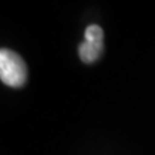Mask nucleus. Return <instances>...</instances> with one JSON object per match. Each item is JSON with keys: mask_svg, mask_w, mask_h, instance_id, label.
<instances>
[{"mask_svg": "<svg viewBox=\"0 0 155 155\" xmlns=\"http://www.w3.org/2000/svg\"><path fill=\"white\" fill-rule=\"evenodd\" d=\"M85 40L79 45V56L84 64H93L104 52V31L98 25L85 28Z\"/></svg>", "mask_w": 155, "mask_h": 155, "instance_id": "obj_2", "label": "nucleus"}, {"mask_svg": "<svg viewBox=\"0 0 155 155\" xmlns=\"http://www.w3.org/2000/svg\"><path fill=\"white\" fill-rule=\"evenodd\" d=\"M0 79L12 88H21L27 80V66L18 53L3 48L0 51Z\"/></svg>", "mask_w": 155, "mask_h": 155, "instance_id": "obj_1", "label": "nucleus"}]
</instances>
